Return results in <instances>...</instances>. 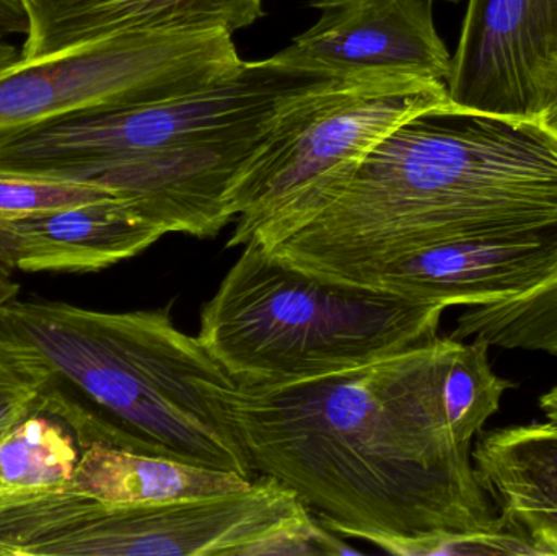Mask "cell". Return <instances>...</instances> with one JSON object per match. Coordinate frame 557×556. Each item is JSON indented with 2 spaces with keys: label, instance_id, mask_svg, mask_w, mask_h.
Returning <instances> with one entry per match:
<instances>
[{
  "label": "cell",
  "instance_id": "cell-1",
  "mask_svg": "<svg viewBox=\"0 0 557 556\" xmlns=\"http://www.w3.org/2000/svg\"><path fill=\"white\" fill-rule=\"evenodd\" d=\"M483 339L435 336L359 368L228 391L255 475L386 554L499 526L473 446L513 384Z\"/></svg>",
  "mask_w": 557,
  "mask_h": 556
},
{
  "label": "cell",
  "instance_id": "cell-2",
  "mask_svg": "<svg viewBox=\"0 0 557 556\" xmlns=\"http://www.w3.org/2000/svg\"><path fill=\"white\" fill-rule=\"evenodd\" d=\"M556 227L555 131L543 120L455 107L401 124L248 242L337 281L441 242Z\"/></svg>",
  "mask_w": 557,
  "mask_h": 556
},
{
  "label": "cell",
  "instance_id": "cell-3",
  "mask_svg": "<svg viewBox=\"0 0 557 556\" xmlns=\"http://www.w3.org/2000/svg\"><path fill=\"white\" fill-rule=\"evenodd\" d=\"M173 304L100 312L16 296L0 307V361L62 395L85 446L104 443L253 480L228 410L235 379L198 336L178 329Z\"/></svg>",
  "mask_w": 557,
  "mask_h": 556
},
{
  "label": "cell",
  "instance_id": "cell-4",
  "mask_svg": "<svg viewBox=\"0 0 557 556\" xmlns=\"http://www.w3.org/2000/svg\"><path fill=\"white\" fill-rule=\"evenodd\" d=\"M447 309L311 276L250 240L202 306L198 338L235 381L281 384L431 342Z\"/></svg>",
  "mask_w": 557,
  "mask_h": 556
},
{
  "label": "cell",
  "instance_id": "cell-5",
  "mask_svg": "<svg viewBox=\"0 0 557 556\" xmlns=\"http://www.w3.org/2000/svg\"><path fill=\"white\" fill-rule=\"evenodd\" d=\"M455 108L444 82L411 77L314 78L278 103L232 186L227 247H242L282 206L347 172L412 118Z\"/></svg>",
  "mask_w": 557,
  "mask_h": 556
},
{
  "label": "cell",
  "instance_id": "cell-6",
  "mask_svg": "<svg viewBox=\"0 0 557 556\" xmlns=\"http://www.w3.org/2000/svg\"><path fill=\"white\" fill-rule=\"evenodd\" d=\"M310 516L264 475L242 492L156 505L108 506L58 490L26 506L13 556H253Z\"/></svg>",
  "mask_w": 557,
  "mask_h": 556
},
{
  "label": "cell",
  "instance_id": "cell-7",
  "mask_svg": "<svg viewBox=\"0 0 557 556\" xmlns=\"http://www.w3.org/2000/svg\"><path fill=\"white\" fill-rule=\"evenodd\" d=\"M245 64L227 29L129 33L18 59L0 72V139L88 111L201 90Z\"/></svg>",
  "mask_w": 557,
  "mask_h": 556
},
{
  "label": "cell",
  "instance_id": "cell-8",
  "mask_svg": "<svg viewBox=\"0 0 557 556\" xmlns=\"http://www.w3.org/2000/svg\"><path fill=\"white\" fill-rule=\"evenodd\" d=\"M268 59L211 87L147 103L88 111L0 139V170L78 182L84 173L260 123L301 85Z\"/></svg>",
  "mask_w": 557,
  "mask_h": 556
},
{
  "label": "cell",
  "instance_id": "cell-9",
  "mask_svg": "<svg viewBox=\"0 0 557 556\" xmlns=\"http://www.w3.org/2000/svg\"><path fill=\"white\" fill-rule=\"evenodd\" d=\"M445 85L460 110L542 120L557 100V0H470Z\"/></svg>",
  "mask_w": 557,
  "mask_h": 556
},
{
  "label": "cell",
  "instance_id": "cell-10",
  "mask_svg": "<svg viewBox=\"0 0 557 556\" xmlns=\"http://www.w3.org/2000/svg\"><path fill=\"white\" fill-rule=\"evenodd\" d=\"M318 18L268 58L314 78L411 77L447 84L451 54L432 0H308Z\"/></svg>",
  "mask_w": 557,
  "mask_h": 556
},
{
  "label": "cell",
  "instance_id": "cell-11",
  "mask_svg": "<svg viewBox=\"0 0 557 556\" xmlns=\"http://www.w3.org/2000/svg\"><path fill=\"white\" fill-rule=\"evenodd\" d=\"M557 273V227L428 245L339 283L451 306L516 299Z\"/></svg>",
  "mask_w": 557,
  "mask_h": 556
},
{
  "label": "cell",
  "instance_id": "cell-12",
  "mask_svg": "<svg viewBox=\"0 0 557 556\" xmlns=\"http://www.w3.org/2000/svg\"><path fill=\"white\" fill-rule=\"evenodd\" d=\"M133 202L104 198L0 219V280L20 273H97L165 237Z\"/></svg>",
  "mask_w": 557,
  "mask_h": 556
},
{
  "label": "cell",
  "instance_id": "cell-13",
  "mask_svg": "<svg viewBox=\"0 0 557 556\" xmlns=\"http://www.w3.org/2000/svg\"><path fill=\"white\" fill-rule=\"evenodd\" d=\"M28 29L20 59L35 61L111 36L247 28L263 0H20Z\"/></svg>",
  "mask_w": 557,
  "mask_h": 556
},
{
  "label": "cell",
  "instance_id": "cell-14",
  "mask_svg": "<svg viewBox=\"0 0 557 556\" xmlns=\"http://www.w3.org/2000/svg\"><path fill=\"white\" fill-rule=\"evenodd\" d=\"M473 464L497 515L557 555V423L483 430Z\"/></svg>",
  "mask_w": 557,
  "mask_h": 556
},
{
  "label": "cell",
  "instance_id": "cell-15",
  "mask_svg": "<svg viewBox=\"0 0 557 556\" xmlns=\"http://www.w3.org/2000/svg\"><path fill=\"white\" fill-rule=\"evenodd\" d=\"M253 480L228 470L87 444L65 492L108 506L156 505L209 498L248 489Z\"/></svg>",
  "mask_w": 557,
  "mask_h": 556
},
{
  "label": "cell",
  "instance_id": "cell-16",
  "mask_svg": "<svg viewBox=\"0 0 557 556\" xmlns=\"http://www.w3.org/2000/svg\"><path fill=\"white\" fill-rule=\"evenodd\" d=\"M42 401L0 436V503L65 489L85 444L67 404L42 387Z\"/></svg>",
  "mask_w": 557,
  "mask_h": 556
},
{
  "label": "cell",
  "instance_id": "cell-17",
  "mask_svg": "<svg viewBox=\"0 0 557 556\" xmlns=\"http://www.w3.org/2000/svg\"><path fill=\"white\" fill-rule=\"evenodd\" d=\"M451 338L483 339L490 346L557 356V273L516 299L468 307Z\"/></svg>",
  "mask_w": 557,
  "mask_h": 556
},
{
  "label": "cell",
  "instance_id": "cell-18",
  "mask_svg": "<svg viewBox=\"0 0 557 556\" xmlns=\"http://www.w3.org/2000/svg\"><path fill=\"white\" fill-rule=\"evenodd\" d=\"M104 198L117 196L88 183L22 175L0 170V219L54 211Z\"/></svg>",
  "mask_w": 557,
  "mask_h": 556
},
{
  "label": "cell",
  "instance_id": "cell-19",
  "mask_svg": "<svg viewBox=\"0 0 557 556\" xmlns=\"http://www.w3.org/2000/svg\"><path fill=\"white\" fill-rule=\"evenodd\" d=\"M41 401V382L0 361V436Z\"/></svg>",
  "mask_w": 557,
  "mask_h": 556
},
{
  "label": "cell",
  "instance_id": "cell-20",
  "mask_svg": "<svg viewBox=\"0 0 557 556\" xmlns=\"http://www.w3.org/2000/svg\"><path fill=\"white\" fill-rule=\"evenodd\" d=\"M28 18L20 0H0V72L15 64L20 51L9 41V36L26 35Z\"/></svg>",
  "mask_w": 557,
  "mask_h": 556
},
{
  "label": "cell",
  "instance_id": "cell-21",
  "mask_svg": "<svg viewBox=\"0 0 557 556\" xmlns=\"http://www.w3.org/2000/svg\"><path fill=\"white\" fill-rule=\"evenodd\" d=\"M540 408H542L543 413L546 415L548 421H553V423H557V385L552 391L546 392L545 395L540 397Z\"/></svg>",
  "mask_w": 557,
  "mask_h": 556
},
{
  "label": "cell",
  "instance_id": "cell-22",
  "mask_svg": "<svg viewBox=\"0 0 557 556\" xmlns=\"http://www.w3.org/2000/svg\"><path fill=\"white\" fill-rule=\"evenodd\" d=\"M18 284L12 283V280H0V307L18 296Z\"/></svg>",
  "mask_w": 557,
  "mask_h": 556
},
{
  "label": "cell",
  "instance_id": "cell-23",
  "mask_svg": "<svg viewBox=\"0 0 557 556\" xmlns=\"http://www.w3.org/2000/svg\"><path fill=\"white\" fill-rule=\"evenodd\" d=\"M542 120L546 126L552 127V129L557 134V100L552 104V108L546 111L545 116H543Z\"/></svg>",
  "mask_w": 557,
  "mask_h": 556
}]
</instances>
